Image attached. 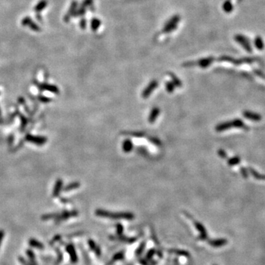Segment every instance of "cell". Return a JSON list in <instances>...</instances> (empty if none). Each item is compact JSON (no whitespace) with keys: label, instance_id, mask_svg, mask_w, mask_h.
I'll return each mask as SVG.
<instances>
[{"label":"cell","instance_id":"obj_1","mask_svg":"<svg viewBox=\"0 0 265 265\" xmlns=\"http://www.w3.org/2000/svg\"><path fill=\"white\" fill-rule=\"evenodd\" d=\"M96 215L99 217H107V218L110 219H115V220H118V219H125V220H133L134 218V215L131 213H111L107 211L102 210V209H98L96 211Z\"/></svg>","mask_w":265,"mask_h":265},{"label":"cell","instance_id":"obj_2","mask_svg":"<svg viewBox=\"0 0 265 265\" xmlns=\"http://www.w3.org/2000/svg\"><path fill=\"white\" fill-rule=\"evenodd\" d=\"M244 127V128H246L245 126H244V122H243V121L240 120V119H234V120L231 121H226V122L222 123V124L217 125L216 127V130L217 132H221V131H224L228 130V129L231 128V127Z\"/></svg>","mask_w":265,"mask_h":265},{"label":"cell","instance_id":"obj_3","mask_svg":"<svg viewBox=\"0 0 265 265\" xmlns=\"http://www.w3.org/2000/svg\"><path fill=\"white\" fill-rule=\"evenodd\" d=\"M235 40L236 41V42H238L240 45H242L243 48L245 49L246 51L251 53L252 52V47L250 42L245 37L243 36L242 35H237L235 36Z\"/></svg>","mask_w":265,"mask_h":265},{"label":"cell","instance_id":"obj_4","mask_svg":"<svg viewBox=\"0 0 265 265\" xmlns=\"http://www.w3.org/2000/svg\"><path fill=\"white\" fill-rule=\"evenodd\" d=\"M220 61H228V62L234 63V64H236V65H240V64H241V63H253L255 61V59H254V58H244V59H241V60H236V59H234V58H232V57H230L223 56L220 59Z\"/></svg>","mask_w":265,"mask_h":265},{"label":"cell","instance_id":"obj_5","mask_svg":"<svg viewBox=\"0 0 265 265\" xmlns=\"http://www.w3.org/2000/svg\"><path fill=\"white\" fill-rule=\"evenodd\" d=\"M26 140L37 145H43L47 142V139L45 137L35 136L33 135H27L26 136Z\"/></svg>","mask_w":265,"mask_h":265},{"label":"cell","instance_id":"obj_6","mask_svg":"<svg viewBox=\"0 0 265 265\" xmlns=\"http://www.w3.org/2000/svg\"><path fill=\"white\" fill-rule=\"evenodd\" d=\"M21 23H22V25L29 27L32 30L35 31V32L40 31V27L36 25V24L34 22L33 20H32L30 17L24 18L22 21H21Z\"/></svg>","mask_w":265,"mask_h":265},{"label":"cell","instance_id":"obj_7","mask_svg":"<svg viewBox=\"0 0 265 265\" xmlns=\"http://www.w3.org/2000/svg\"><path fill=\"white\" fill-rule=\"evenodd\" d=\"M66 250L69 255V256H70L71 262L76 263L77 262V256L76 251H75V249L72 244H69L66 248Z\"/></svg>","mask_w":265,"mask_h":265},{"label":"cell","instance_id":"obj_8","mask_svg":"<svg viewBox=\"0 0 265 265\" xmlns=\"http://www.w3.org/2000/svg\"><path fill=\"white\" fill-rule=\"evenodd\" d=\"M243 115H244V117H245L246 119H248L252 121H260L261 119H262V117H261L259 114L250 112V111H244V112L243 113Z\"/></svg>","mask_w":265,"mask_h":265},{"label":"cell","instance_id":"obj_9","mask_svg":"<svg viewBox=\"0 0 265 265\" xmlns=\"http://www.w3.org/2000/svg\"><path fill=\"white\" fill-rule=\"evenodd\" d=\"M158 85V83L156 82V81H153V82H151L150 84L149 85V86L145 90L143 91L142 93V97H144V98H147V97H148L149 96V94H150L151 92L154 90L155 88Z\"/></svg>","mask_w":265,"mask_h":265},{"label":"cell","instance_id":"obj_10","mask_svg":"<svg viewBox=\"0 0 265 265\" xmlns=\"http://www.w3.org/2000/svg\"><path fill=\"white\" fill-rule=\"evenodd\" d=\"M40 88H41V89H42L43 90L50 91V92H53V93H55V94L59 93V89H57V87H56L55 85H53L43 83V84H41V85H40Z\"/></svg>","mask_w":265,"mask_h":265},{"label":"cell","instance_id":"obj_11","mask_svg":"<svg viewBox=\"0 0 265 265\" xmlns=\"http://www.w3.org/2000/svg\"><path fill=\"white\" fill-rule=\"evenodd\" d=\"M62 186H63V181L61 180V179L57 180L56 183H55V187H54V190H53L54 197H56L59 194L60 192L61 191V189H62Z\"/></svg>","mask_w":265,"mask_h":265},{"label":"cell","instance_id":"obj_12","mask_svg":"<svg viewBox=\"0 0 265 265\" xmlns=\"http://www.w3.org/2000/svg\"><path fill=\"white\" fill-rule=\"evenodd\" d=\"M159 113H160V110H159L158 107H155V108H153V111H151L150 115H149V122L152 123L153 121H155V119H156V117L158 116Z\"/></svg>","mask_w":265,"mask_h":265},{"label":"cell","instance_id":"obj_13","mask_svg":"<svg viewBox=\"0 0 265 265\" xmlns=\"http://www.w3.org/2000/svg\"><path fill=\"white\" fill-rule=\"evenodd\" d=\"M47 5H48V2H47V0H41V1H40L37 4L36 6L35 7V11L36 12H40L43 11V10L47 7Z\"/></svg>","mask_w":265,"mask_h":265},{"label":"cell","instance_id":"obj_14","mask_svg":"<svg viewBox=\"0 0 265 265\" xmlns=\"http://www.w3.org/2000/svg\"><path fill=\"white\" fill-rule=\"evenodd\" d=\"M29 244L31 247L38 249H43V244L42 243H41L39 241L36 240H34V239H31L29 240Z\"/></svg>","mask_w":265,"mask_h":265},{"label":"cell","instance_id":"obj_15","mask_svg":"<svg viewBox=\"0 0 265 265\" xmlns=\"http://www.w3.org/2000/svg\"><path fill=\"white\" fill-rule=\"evenodd\" d=\"M210 244L214 247H220V246H223L225 245V244H226L227 240H224V239H220V240L212 241V242H210Z\"/></svg>","mask_w":265,"mask_h":265},{"label":"cell","instance_id":"obj_16","mask_svg":"<svg viewBox=\"0 0 265 265\" xmlns=\"http://www.w3.org/2000/svg\"><path fill=\"white\" fill-rule=\"evenodd\" d=\"M255 45L256 47L259 50H262L264 47V42H263V40L260 36H257L255 39Z\"/></svg>","mask_w":265,"mask_h":265},{"label":"cell","instance_id":"obj_17","mask_svg":"<svg viewBox=\"0 0 265 265\" xmlns=\"http://www.w3.org/2000/svg\"><path fill=\"white\" fill-rule=\"evenodd\" d=\"M132 149L133 144L132 143H131V141L129 140H125L124 143H123V150H124L125 153H127L132 150Z\"/></svg>","mask_w":265,"mask_h":265},{"label":"cell","instance_id":"obj_18","mask_svg":"<svg viewBox=\"0 0 265 265\" xmlns=\"http://www.w3.org/2000/svg\"><path fill=\"white\" fill-rule=\"evenodd\" d=\"M75 7H76V2H74L72 3V5H71V6L70 10L69 11V13H68L66 15V16L64 18V20L68 21V20L70 19L71 16L73 15L74 13H75Z\"/></svg>","mask_w":265,"mask_h":265},{"label":"cell","instance_id":"obj_19","mask_svg":"<svg viewBox=\"0 0 265 265\" xmlns=\"http://www.w3.org/2000/svg\"><path fill=\"white\" fill-rule=\"evenodd\" d=\"M249 170H250V172L253 175V176H254L255 178L258 179V180H265V175H262L259 174V173L257 172L256 170H254V169L251 168L249 169Z\"/></svg>","mask_w":265,"mask_h":265},{"label":"cell","instance_id":"obj_20","mask_svg":"<svg viewBox=\"0 0 265 265\" xmlns=\"http://www.w3.org/2000/svg\"><path fill=\"white\" fill-rule=\"evenodd\" d=\"M26 253H27V256H28L29 258V261H30V263H32V264L34 265H36V263H35V256L33 251L31 250H27Z\"/></svg>","mask_w":265,"mask_h":265},{"label":"cell","instance_id":"obj_21","mask_svg":"<svg viewBox=\"0 0 265 265\" xmlns=\"http://www.w3.org/2000/svg\"><path fill=\"white\" fill-rule=\"evenodd\" d=\"M240 162V158L238 156H235L234 158H231L228 161V163L231 166H234V165L238 164Z\"/></svg>","mask_w":265,"mask_h":265},{"label":"cell","instance_id":"obj_22","mask_svg":"<svg viewBox=\"0 0 265 265\" xmlns=\"http://www.w3.org/2000/svg\"><path fill=\"white\" fill-rule=\"evenodd\" d=\"M57 217H58V215L56 214H49L43 215V216L41 217V219H42L43 220H52V219L57 218Z\"/></svg>","mask_w":265,"mask_h":265},{"label":"cell","instance_id":"obj_23","mask_svg":"<svg viewBox=\"0 0 265 265\" xmlns=\"http://www.w3.org/2000/svg\"><path fill=\"white\" fill-rule=\"evenodd\" d=\"M80 186V183H79L78 182L72 183H71V184L68 185V186H67L66 187L65 190H66V191H70V190H72V189H75L78 188V187H79Z\"/></svg>","mask_w":265,"mask_h":265},{"label":"cell","instance_id":"obj_24","mask_svg":"<svg viewBox=\"0 0 265 265\" xmlns=\"http://www.w3.org/2000/svg\"><path fill=\"white\" fill-rule=\"evenodd\" d=\"M77 214V212H64L63 213L62 215H61V219H63V220H65V219L69 218L70 217H73V216H76Z\"/></svg>","mask_w":265,"mask_h":265},{"label":"cell","instance_id":"obj_25","mask_svg":"<svg viewBox=\"0 0 265 265\" xmlns=\"http://www.w3.org/2000/svg\"><path fill=\"white\" fill-rule=\"evenodd\" d=\"M224 9H225V11L227 12V13H229V12H231L232 11V9H233L232 4L231 3L230 1H227L224 4Z\"/></svg>","mask_w":265,"mask_h":265},{"label":"cell","instance_id":"obj_26","mask_svg":"<svg viewBox=\"0 0 265 265\" xmlns=\"http://www.w3.org/2000/svg\"><path fill=\"white\" fill-rule=\"evenodd\" d=\"M89 245H90V247H91V250L96 251L97 254L98 255V256H99V251L98 250H97V248H96V244H95L94 242H93L92 240H89Z\"/></svg>","mask_w":265,"mask_h":265},{"label":"cell","instance_id":"obj_27","mask_svg":"<svg viewBox=\"0 0 265 265\" xmlns=\"http://www.w3.org/2000/svg\"><path fill=\"white\" fill-rule=\"evenodd\" d=\"M99 21L97 19H94L91 21V27H92L93 30H96V29L99 27Z\"/></svg>","mask_w":265,"mask_h":265},{"label":"cell","instance_id":"obj_28","mask_svg":"<svg viewBox=\"0 0 265 265\" xmlns=\"http://www.w3.org/2000/svg\"><path fill=\"white\" fill-rule=\"evenodd\" d=\"M218 154L220 157H222V158H226V156H227L226 153L225 152L224 150H222V149H220V150H219Z\"/></svg>","mask_w":265,"mask_h":265},{"label":"cell","instance_id":"obj_29","mask_svg":"<svg viewBox=\"0 0 265 265\" xmlns=\"http://www.w3.org/2000/svg\"><path fill=\"white\" fill-rule=\"evenodd\" d=\"M241 172H242V174L244 176V178H248V171L246 170V169L242 168L241 169Z\"/></svg>","mask_w":265,"mask_h":265},{"label":"cell","instance_id":"obj_30","mask_svg":"<svg viewBox=\"0 0 265 265\" xmlns=\"http://www.w3.org/2000/svg\"><path fill=\"white\" fill-rule=\"evenodd\" d=\"M167 91H169V92H171V91H173L172 84H171V83H167Z\"/></svg>","mask_w":265,"mask_h":265},{"label":"cell","instance_id":"obj_31","mask_svg":"<svg viewBox=\"0 0 265 265\" xmlns=\"http://www.w3.org/2000/svg\"><path fill=\"white\" fill-rule=\"evenodd\" d=\"M19 261H20V262H21V263H22L23 264H25V265H34V264H32V263H28V262H27L25 259H24V258H21V257H20V258H19Z\"/></svg>","mask_w":265,"mask_h":265},{"label":"cell","instance_id":"obj_32","mask_svg":"<svg viewBox=\"0 0 265 265\" xmlns=\"http://www.w3.org/2000/svg\"><path fill=\"white\" fill-rule=\"evenodd\" d=\"M4 236H5V233L2 230H0V246H1L2 244V242Z\"/></svg>","mask_w":265,"mask_h":265},{"label":"cell","instance_id":"obj_33","mask_svg":"<svg viewBox=\"0 0 265 265\" xmlns=\"http://www.w3.org/2000/svg\"><path fill=\"white\" fill-rule=\"evenodd\" d=\"M255 72H256V74L257 75H258V76H259V77L265 79V75L262 72H261V71H255Z\"/></svg>","mask_w":265,"mask_h":265},{"label":"cell","instance_id":"obj_34","mask_svg":"<svg viewBox=\"0 0 265 265\" xmlns=\"http://www.w3.org/2000/svg\"><path fill=\"white\" fill-rule=\"evenodd\" d=\"M80 26L83 27V28H84L85 27V20H83V21H80Z\"/></svg>","mask_w":265,"mask_h":265},{"label":"cell","instance_id":"obj_35","mask_svg":"<svg viewBox=\"0 0 265 265\" xmlns=\"http://www.w3.org/2000/svg\"><path fill=\"white\" fill-rule=\"evenodd\" d=\"M0 115H1V110H0Z\"/></svg>","mask_w":265,"mask_h":265}]
</instances>
